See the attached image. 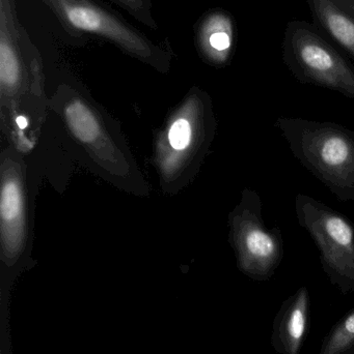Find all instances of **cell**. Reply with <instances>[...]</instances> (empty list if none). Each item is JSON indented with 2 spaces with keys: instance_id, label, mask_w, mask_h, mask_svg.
<instances>
[{
  "instance_id": "52a82bcc",
  "label": "cell",
  "mask_w": 354,
  "mask_h": 354,
  "mask_svg": "<svg viewBox=\"0 0 354 354\" xmlns=\"http://www.w3.org/2000/svg\"><path fill=\"white\" fill-rule=\"evenodd\" d=\"M312 14L354 59V0H309Z\"/></svg>"
},
{
  "instance_id": "3957f363",
  "label": "cell",
  "mask_w": 354,
  "mask_h": 354,
  "mask_svg": "<svg viewBox=\"0 0 354 354\" xmlns=\"http://www.w3.org/2000/svg\"><path fill=\"white\" fill-rule=\"evenodd\" d=\"M295 214L319 251L322 270L343 295L354 293V225L324 202L297 194Z\"/></svg>"
},
{
  "instance_id": "5b68a950",
  "label": "cell",
  "mask_w": 354,
  "mask_h": 354,
  "mask_svg": "<svg viewBox=\"0 0 354 354\" xmlns=\"http://www.w3.org/2000/svg\"><path fill=\"white\" fill-rule=\"evenodd\" d=\"M262 210L259 193L247 189L231 216V239L239 270L259 282L274 277L285 253L280 228H267Z\"/></svg>"
},
{
  "instance_id": "8fae6325",
  "label": "cell",
  "mask_w": 354,
  "mask_h": 354,
  "mask_svg": "<svg viewBox=\"0 0 354 354\" xmlns=\"http://www.w3.org/2000/svg\"><path fill=\"white\" fill-rule=\"evenodd\" d=\"M122 6L129 14L132 15L139 22L150 28H158L157 23L152 14V0H114Z\"/></svg>"
},
{
  "instance_id": "7c38bea8",
  "label": "cell",
  "mask_w": 354,
  "mask_h": 354,
  "mask_svg": "<svg viewBox=\"0 0 354 354\" xmlns=\"http://www.w3.org/2000/svg\"><path fill=\"white\" fill-rule=\"evenodd\" d=\"M170 145L175 149H184L188 147L191 139V128L186 120H177L174 122L168 134Z\"/></svg>"
},
{
  "instance_id": "30bf717a",
  "label": "cell",
  "mask_w": 354,
  "mask_h": 354,
  "mask_svg": "<svg viewBox=\"0 0 354 354\" xmlns=\"http://www.w3.org/2000/svg\"><path fill=\"white\" fill-rule=\"evenodd\" d=\"M21 195L18 185L14 181H8L2 189L1 216L3 229H8L4 235H8V243L12 245L16 231V224L20 218Z\"/></svg>"
},
{
  "instance_id": "9c48e42d",
  "label": "cell",
  "mask_w": 354,
  "mask_h": 354,
  "mask_svg": "<svg viewBox=\"0 0 354 354\" xmlns=\"http://www.w3.org/2000/svg\"><path fill=\"white\" fill-rule=\"evenodd\" d=\"M318 354H354V309L333 326Z\"/></svg>"
},
{
  "instance_id": "4fadbf2b",
  "label": "cell",
  "mask_w": 354,
  "mask_h": 354,
  "mask_svg": "<svg viewBox=\"0 0 354 354\" xmlns=\"http://www.w3.org/2000/svg\"><path fill=\"white\" fill-rule=\"evenodd\" d=\"M17 124H18V126L20 127V128H26L27 122L26 120L23 118H19L18 120H17Z\"/></svg>"
},
{
  "instance_id": "8992f818",
  "label": "cell",
  "mask_w": 354,
  "mask_h": 354,
  "mask_svg": "<svg viewBox=\"0 0 354 354\" xmlns=\"http://www.w3.org/2000/svg\"><path fill=\"white\" fill-rule=\"evenodd\" d=\"M310 292L303 286L285 299L272 328L270 344L280 354H301L310 324Z\"/></svg>"
},
{
  "instance_id": "5bb4252c",
  "label": "cell",
  "mask_w": 354,
  "mask_h": 354,
  "mask_svg": "<svg viewBox=\"0 0 354 354\" xmlns=\"http://www.w3.org/2000/svg\"><path fill=\"white\" fill-rule=\"evenodd\" d=\"M1 354H12V353H1Z\"/></svg>"
},
{
  "instance_id": "277c9868",
  "label": "cell",
  "mask_w": 354,
  "mask_h": 354,
  "mask_svg": "<svg viewBox=\"0 0 354 354\" xmlns=\"http://www.w3.org/2000/svg\"><path fill=\"white\" fill-rule=\"evenodd\" d=\"M284 62L301 83L354 100V66L308 23H289L285 33Z\"/></svg>"
},
{
  "instance_id": "6da1fadb",
  "label": "cell",
  "mask_w": 354,
  "mask_h": 354,
  "mask_svg": "<svg viewBox=\"0 0 354 354\" xmlns=\"http://www.w3.org/2000/svg\"><path fill=\"white\" fill-rule=\"evenodd\" d=\"M292 155L341 202H354V131L332 122L281 116Z\"/></svg>"
},
{
  "instance_id": "7a4b0ae2",
  "label": "cell",
  "mask_w": 354,
  "mask_h": 354,
  "mask_svg": "<svg viewBox=\"0 0 354 354\" xmlns=\"http://www.w3.org/2000/svg\"><path fill=\"white\" fill-rule=\"evenodd\" d=\"M71 35H91L153 66L172 57L168 41L156 44L114 10L96 0H41Z\"/></svg>"
},
{
  "instance_id": "ba28073f",
  "label": "cell",
  "mask_w": 354,
  "mask_h": 354,
  "mask_svg": "<svg viewBox=\"0 0 354 354\" xmlns=\"http://www.w3.org/2000/svg\"><path fill=\"white\" fill-rule=\"evenodd\" d=\"M234 41V23L227 12L213 10L199 23L197 45L202 53L213 64H226L232 53Z\"/></svg>"
}]
</instances>
